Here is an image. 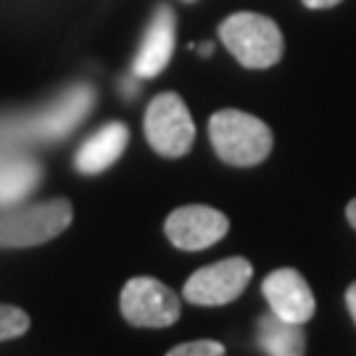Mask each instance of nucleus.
Masks as SVG:
<instances>
[{
    "instance_id": "nucleus-1",
    "label": "nucleus",
    "mask_w": 356,
    "mask_h": 356,
    "mask_svg": "<svg viewBox=\"0 0 356 356\" xmlns=\"http://www.w3.org/2000/svg\"><path fill=\"white\" fill-rule=\"evenodd\" d=\"M209 138L216 156L232 166L261 164L275 143L267 122L238 108L216 111L209 122Z\"/></svg>"
},
{
    "instance_id": "nucleus-2",
    "label": "nucleus",
    "mask_w": 356,
    "mask_h": 356,
    "mask_svg": "<svg viewBox=\"0 0 356 356\" xmlns=\"http://www.w3.org/2000/svg\"><path fill=\"white\" fill-rule=\"evenodd\" d=\"M219 40L245 69H269L280 61L285 51L280 26L269 16L254 11L227 16L219 26Z\"/></svg>"
},
{
    "instance_id": "nucleus-3",
    "label": "nucleus",
    "mask_w": 356,
    "mask_h": 356,
    "mask_svg": "<svg viewBox=\"0 0 356 356\" xmlns=\"http://www.w3.org/2000/svg\"><path fill=\"white\" fill-rule=\"evenodd\" d=\"M72 214L66 198L13 209L0 216V248H29L53 241L72 225Z\"/></svg>"
},
{
    "instance_id": "nucleus-4",
    "label": "nucleus",
    "mask_w": 356,
    "mask_h": 356,
    "mask_svg": "<svg viewBox=\"0 0 356 356\" xmlns=\"http://www.w3.org/2000/svg\"><path fill=\"white\" fill-rule=\"evenodd\" d=\"M145 140L164 159H179L193 148L195 124L177 92H159L145 111Z\"/></svg>"
},
{
    "instance_id": "nucleus-5",
    "label": "nucleus",
    "mask_w": 356,
    "mask_h": 356,
    "mask_svg": "<svg viewBox=\"0 0 356 356\" xmlns=\"http://www.w3.org/2000/svg\"><path fill=\"white\" fill-rule=\"evenodd\" d=\"M251 277H254L251 261L243 256H229L193 272L182 288V296L195 306H225L248 288Z\"/></svg>"
},
{
    "instance_id": "nucleus-6",
    "label": "nucleus",
    "mask_w": 356,
    "mask_h": 356,
    "mask_svg": "<svg viewBox=\"0 0 356 356\" xmlns=\"http://www.w3.org/2000/svg\"><path fill=\"white\" fill-rule=\"evenodd\" d=\"M122 314L135 327H169L179 319L177 293L156 277H132L122 288Z\"/></svg>"
},
{
    "instance_id": "nucleus-7",
    "label": "nucleus",
    "mask_w": 356,
    "mask_h": 356,
    "mask_svg": "<svg viewBox=\"0 0 356 356\" xmlns=\"http://www.w3.org/2000/svg\"><path fill=\"white\" fill-rule=\"evenodd\" d=\"M166 238L182 251H204L219 243L229 229V219L211 206H179L166 216Z\"/></svg>"
},
{
    "instance_id": "nucleus-8",
    "label": "nucleus",
    "mask_w": 356,
    "mask_h": 356,
    "mask_svg": "<svg viewBox=\"0 0 356 356\" xmlns=\"http://www.w3.org/2000/svg\"><path fill=\"white\" fill-rule=\"evenodd\" d=\"M92 103H95L92 88L76 85L53 103L51 108L32 116L29 122H22L13 129V135L16 138H32V140H58L82 122V116L88 114Z\"/></svg>"
},
{
    "instance_id": "nucleus-9",
    "label": "nucleus",
    "mask_w": 356,
    "mask_h": 356,
    "mask_svg": "<svg viewBox=\"0 0 356 356\" xmlns=\"http://www.w3.org/2000/svg\"><path fill=\"white\" fill-rule=\"evenodd\" d=\"M261 293L267 298L269 309L280 319L304 325V322L314 317V309H317L314 293L309 288V282L304 280V275L296 272V269H275L261 282Z\"/></svg>"
},
{
    "instance_id": "nucleus-10",
    "label": "nucleus",
    "mask_w": 356,
    "mask_h": 356,
    "mask_svg": "<svg viewBox=\"0 0 356 356\" xmlns=\"http://www.w3.org/2000/svg\"><path fill=\"white\" fill-rule=\"evenodd\" d=\"M175 26H177L175 11L169 6H159L140 42V51L135 56V64H132V74L138 79L159 76L166 69L175 53Z\"/></svg>"
},
{
    "instance_id": "nucleus-11",
    "label": "nucleus",
    "mask_w": 356,
    "mask_h": 356,
    "mask_svg": "<svg viewBox=\"0 0 356 356\" xmlns=\"http://www.w3.org/2000/svg\"><path fill=\"white\" fill-rule=\"evenodd\" d=\"M129 143V129L122 122H111L103 124L101 129H95L88 140L79 145V151L74 156L76 172L82 175H101L108 166H114L119 161V156L124 153Z\"/></svg>"
},
{
    "instance_id": "nucleus-12",
    "label": "nucleus",
    "mask_w": 356,
    "mask_h": 356,
    "mask_svg": "<svg viewBox=\"0 0 356 356\" xmlns=\"http://www.w3.org/2000/svg\"><path fill=\"white\" fill-rule=\"evenodd\" d=\"M256 338H259V346L272 356H298L306 351L304 325L280 319L275 312L259 319Z\"/></svg>"
},
{
    "instance_id": "nucleus-13",
    "label": "nucleus",
    "mask_w": 356,
    "mask_h": 356,
    "mask_svg": "<svg viewBox=\"0 0 356 356\" xmlns=\"http://www.w3.org/2000/svg\"><path fill=\"white\" fill-rule=\"evenodd\" d=\"M40 182V166L32 159L13 156L0 161V206L22 201Z\"/></svg>"
},
{
    "instance_id": "nucleus-14",
    "label": "nucleus",
    "mask_w": 356,
    "mask_h": 356,
    "mask_svg": "<svg viewBox=\"0 0 356 356\" xmlns=\"http://www.w3.org/2000/svg\"><path fill=\"white\" fill-rule=\"evenodd\" d=\"M29 330V317L19 306L0 304V341H11Z\"/></svg>"
},
{
    "instance_id": "nucleus-15",
    "label": "nucleus",
    "mask_w": 356,
    "mask_h": 356,
    "mask_svg": "<svg viewBox=\"0 0 356 356\" xmlns=\"http://www.w3.org/2000/svg\"><path fill=\"white\" fill-rule=\"evenodd\" d=\"M225 346L216 341H193V343H179L169 348V356H222Z\"/></svg>"
},
{
    "instance_id": "nucleus-16",
    "label": "nucleus",
    "mask_w": 356,
    "mask_h": 356,
    "mask_svg": "<svg viewBox=\"0 0 356 356\" xmlns=\"http://www.w3.org/2000/svg\"><path fill=\"white\" fill-rule=\"evenodd\" d=\"M306 8H312V11H322V8H332V6H338V3H343V0H301Z\"/></svg>"
},
{
    "instance_id": "nucleus-17",
    "label": "nucleus",
    "mask_w": 356,
    "mask_h": 356,
    "mask_svg": "<svg viewBox=\"0 0 356 356\" xmlns=\"http://www.w3.org/2000/svg\"><path fill=\"white\" fill-rule=\"evenodd\" d=\"M346 306H348V314L356 322V282L346 291Z\"/></svg>"
},
{
    "instance_id": "nucleus-18",
    "label": "nucleus",
    "mask_w": 356,
    "mask_h": 356,
    "mask_svg": "<svg viewBox=\"0 0 356 356\" xmlns=\"http://www.w3.org/2000/svg\"><path fill=\"white\" fill-rule=\"evenodd\" d=\"M346 219H348V225L356 229V198L348 206H346Z\"/></svg>"
},
{
    "instance_id": "nucleus-19",
    "label": "nucleus",
    "mask_w": 356,
    "mask_h": 356,
    "mask_svg": "<svg viewBox=\"0 0 356 356\" xmlns=\"http://www.w3.org/2000/svg\"><path fill=\"white\" fill-rule=\"evenodd\" d=\"M211 48H214L211 42H204V45H198V51H201V56H211Z\"/></svg>"
}]
</instances>
